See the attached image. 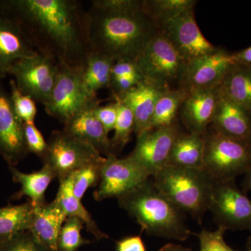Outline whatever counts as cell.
<instances>
[{
    "label": "cell",
    "mask_w": 251,
    "mask_h": 251,
    "mask_svg": "<svg viewBox=\"0 0 251 251\" xmlns=\"http://www.w3.org/2000/svg\"><path fill=\"white\" fill-rule=\"evenodd\" d=\"M87 11L77 0H0V14L14 21L39 53L84 67L90 53Z\"/></svg>",
    "instance_id": "cell-1"
},
{
    "label": "cell",
    "mask_w": 251,
    "mask_h": 251,
    "mask_svg": "<svg viewBox=\"0 0 251 251\" xmlns=\"http://www.w3.org/2000/svg\"><path fill=\"white\" fill-rule=\"evenodd\" d=\"M91 52L135 62L160 28L144 11L115 13L91 6L86 14Z\"/></svg>",
    "instance_id": "cell-2"
},
{
    "label": "cell",
    "mask_w": 251,
    "mask_h": 251,
    "mask_svg": "<svg viewBox=\"0 0 251 251\" xmlns=\"http://www.w3.org/2000/svg\"><path fill=\"white\" fill-rule=\"evenodd\" d=\"M118 201L148 235L179 242L191 235L184 212L158 191L152 179L149 178Z\"/></svg>",
    "instance_id": "cell-3"
},
{
    "label": "cell",
    "mask_w": 251,
    "mask_h": 251,
    "mask_svg": "<svg viewBox=\"0 0 251 251\" xmlns=\"http://www.w3.org/2000/svg\"><path fill=\"white\" fill-rule=\"evenodd\" d=\"M152 180L167 199L201 223L209 210L215 184L205 170L167 166L153 175Z\"/></svg>",
    "instance_id": "cell-4"
},
{
    "label": "cell",
    "mask_w": 251,
    "mask_h": 251,
    "mask_svg": "<svg viewBox=\"0 0 251 251\" xmlns=\"http://www.w3.org/2000/svg\"><path fill=\"white\" fill-rule=\"evenodd\" d=\"M204 168L215 181L235 180L251 168V145L208 127L204 133Z\"/></svg>",
    "instance_id": "cell-5"
},
{
    "label": "cell",
    "mask_w": 251,
    "mask_h": 251,
    "mask_svg": "<svg viewBox=\"0 0 251 251\" xmlns=\"http://www.w3.org/2000/svg\"><path fill=\"white\" fill-rule=\"evenodd\" d=\"M44 165L50 168L59 181L82 167L102 163V156L92 145L69 134L64 130H54L47 141Z\"/></svg>",
    "instance_id": "cell-6"
},
{
    "label": "cell",
    "mask_w": 251,
    "mask_h": 251,
    "mask_svg": "<svg viewBox=\"0 0 251 251\" xmlns=\"http://www.w3.org/2000/svg\"><path fill=\"white\" fill-rule=\"evenodd\" d=\"M82 67H72L59 63L57 80L45 110L50 116L67 123L74 115L99 103L97 97L87 93L82 80Z\"/></svg>",
    "instance_id": "cell-7"
},
{
    "label": "cell",
    "mask_w": 251,
    "mask_h": 251,
    "mask_svg": "<svg viewBox=\"0 0 251 251\" xmlns=\"http://www.w3.org/2000/svg\"><path fill=\"white\" fill-rule=\"evenodd\" d=\"M59 72V62L36 52L20 59L8 69L18 88L35 102L45 105L53 90Z\"/></svg>",
    "instance_id": "cell-8"
},
{
    "label": "cell",
    "mask_w": 251,
    "mask_h": 251,
    "mask_svg": "<svg viewBox=\"0 0 251 251\" xmlns=\"http://www.w3.org/2000/svg\"><path fill=\"white\" fill-rule=\"evenodd\" d=\"M145 78L169 86H177L186 60L173 47L160 29L135 60Z\"/></svg>",
    "instance_id": "cell-9"
},
{
    "label": "cell",
    "mask_w": 251,
    "mask_h": 251,
    "mask_svg": "<svg viewBox=\"0 0 251 251\" xmlns=\"http://www.w3.org/2000/svg\"><path fill=\"white\" fill-rule=\"evenodd\" d=\"M209 210L218 227L251 232V200L235 180L215 181Z\"/></svg>",
    "instance_id": "cell-10"
},
{
    "label": "cell",
    "mask_w": 251,
    "mask_h": 251,
    "mask_svg": "<svg viewBox=\"0 0 251 251\" xmlns=\"http://www.w3.org/2000/svg\"><path fill=\"white\" fill-rule=\"evenodd\" d=\"M150 175L130 156L117 158L112 153L105 157L100 168L98 189L94 192L96 201L123 197L143 184Z\"/></svg>",
    "instance_id": "cell-11"
},
{
    "label": "cell",
    "mask_w": 251,
    "mask_h": 251,
    "mask_svg": "<svg viewBox=\"0 0 251 251\" xmlns=\"http://www.w3.org/2000/svg\"><path fill=\"white\" fill-rule=\"evenodd\" d=\"M235 63L232 53L219 47L213 53L186 61L176 88L187 93L216 88Z\"/></svg>",
    "instance_id": "cell-12"
},
{
    "label": "cell",
    "mask_w": 251,
    "mask_h": 251,
    "mask_svg": "<svg viewBox=\"0 0 251 251\" xmlns=\"http://www.w3.org/2000/svg\"><path fill=\"white\" fill-rule=\"evenodd\" d=\"M182 131L178 120L166 126L146 130L137 136L134 150L128 156L152 176L168 166L173 145Z\"/></svg>",
    "instance_id": "cell-13"
},
{
    "label": "cell",
    "mask_w": 251,
    "mask_h": 251,
    "mask_svg": "<svg viewBox=\"0 0 251 251\" xmlns=\"http://www.w3.org/2000/svg\"><path fill=\"white\" fill-rule=\"evenodd\" d=\"M161 31L186 61L213 53L219 48L203 35L196 22L194 8L163 25Z\"/></svg>",
    "instance_id": "cell-14"
},
{
    "label": "cell",
    "mask_w": 251,
    "mask_h": 251,
    "mask_svg": "<svg viewBox=\"0 0 251 251\" xmlns=\"http://www.w3.org/2000/svg\"><path fill=\"white\" fill-rule=\"evenodd\" d=\"M171 88L169 86L145 77L129 90L118 95L112 94L114 99L126 104L133 112L136 136L150 129L158 99Z\"/></svg>",
    "instance_id": "cell-15"
},
{
    "label": "cell",
    "mask_w": 251,
    "mask_h": 251,
    "mask_svg": "<svg viewBox=\"0 0 251 251\" xmlns=\"http://www.w3.org/2000/svg\"><path fill=\"white\" fill-rule=\"evenodd\" d=\"M23 122L20 121L11 105L9 94L0 85V156L9 166L24 159L28 151Z\"/></svg>",
    "instance_id": "cell-16"
},
{
    "label": "cell",
    "mask_w": 251,
    "mask_h": 251,
    "mask_svg": "<svg viewBox=\"0 0 251 251\" xmlns=\"http://www.w3.org/2000/svg\"><path fill=\"white\" fill-rule=\"evenodd\" d=\"M219 99V86L188 92L179 109L180 120L188 133L204 134L212 123Z\"/></svg>",
    "instance_id": "cell-17"
},
{
    "label": "cell",
    "mask_w": 251,
    "mask_h": 251,
    "mask_svg": "<svg viewBox=\"0 0 251 251\" xmlns=\"http://www.w3.org/2000/svg\"><path fill=\"white\" fill-rule=\"evenodd\" d=\"M211 126L222 134L251 145L250 115L220 90L219 102Z\"/></svg>",
    "instance_id": "cell-18"
},
{
    "label": "cell",
    "mask_w": 251,
    "mask_h": 251,
    "mask_svg": "<svg viewBox=\"0 0 251 251\" xmlns=\"http://www.w3.org/2000/svg\"><path fill=\"white\" fill-rule=\"evenodd\" d=\"M98 105L95 104L74 115L64 124L63 130L92 145L100 154H116L108 133L94 114V108Z\"/></svg>",
    "instance_id": "cell-19"
},
{
    "label": "cell",
    "mask_w": 251,
    "mask_h": 251,
    "mask_svg": "<svg viewBox=\"0 0 251 251\" xmlns=\"http://www.w3.org/2000/svg\"><path fill=\"white\" fill-rule=\"evenodd\" d=\"M36 52L21 27L9 18L0 14V71L6 75L15 62Z\"/></svg>",
    "instance_id": "cell-20"
},
{
    "label": "cell",
    "mask_w": 251,
    "mask_h": 251,
    "mask_svg": "<svg viewBox=\"0 0 251 251\" xmlns=\"http://www.w3.org/2000/svg\"><path fill=\"white\" fill-rule=\"evenodd\" d=\"M67 217L54 200L34 206L32 224L29 230L50 251H58L59 233Z\"/></svg>",
    "instance_id": "cell-21"
},
{
    "label": "cell",
    "mask_w": 251,
    "mask_h": 251,
    "mask_svg": "<svg viewBox=\"0 0 251 251\" xmlns=\"http://www.w3.org/2000/svg\"><path fill=\"white\" fill-rule=\"evenodd\" d=\"M219 90L251 117V64H234L225 75Z\"/></svg>",
    "instance_id": "cell-22"
},
{
    "label": "cell",
    "mask_w": 251,
    "mask_h": 251,
    "mask_svg": "<svg viewBox=\"0 0 251 251\" xmlns=\"http://www.w3.org/2000/svg\"><path fill=\"white\" fill-rule=\"evenodd\" d=\"M204 134L181 132L173 145L168 166L204 169Z\"/></svg>",
    "instance_id": "cell-23"
},
{
    "label": "cell",
    "mask_w": 251,
    "mask_h": 251,
    "mask_svg": "<svg viewBox=\"0 0 251 251\" xmlns=\"http://www.w3.org/2000/svg\"><path fill=\"white\" fill-rule=\"evenodd\" d=\"M13 181L21 185V189L13 196V200L26 196L34 206L46 202L45 193L52 180L55 177L50 168L44 165L39 171L31 173H22L15 166H9Z\"/></svg>",
    "instance_id": "cell-24"
},
{
    "label": "cell",
    "mask_w": 251,
    "mask_h": 251,
    "mask_svg": "<svg viewBox=\"0 0 251 251\" xmlns=\"http://www.w3.org/2000/svg\"><path fill=\"white\" fill-rule=\"evenodd\" d=\"M116 61L104 54L91 52L82 70V80L87 93L97 97V92L110 87L112 69Z\"/></svg>",
    "instance_id": "cell-25"
},
{
    "label": "cell",
    "mask_w": 251,
    "mask_h": 251,
    "mask_svg": "<svg viewBox=\"0 0 251 251\" xmlns=\"http://www.w3.org/2000/svg\"><path fill=\"white\" fill-rule=\"evenodd\" d=\"M59 187L54 201L62 208L68 217L74 216L83 221L87 230L91 232L96 239H107L108 236L99 229L95 221L92 219L89 211L83 206L80 200L75 197L73 188L72 176L59 181Z\"/></svg>",
    "instance_id": "cell-26"
},
{
    "label": "cell",
    "mask_w": 251,
    "mask_h": 251,
    "mask_svg": "<svg viewBox=\"0 0 251 251\" xmlns=\"http://www.w3.org/2000/svg\"><path fill=\"white\" fill-rule=\"evenodd\" d=\"M34 206L31 201L20 205L0 208V242L15 234L29 230L32 224Z\"/></svg>",
    "instance_id": "cell-27"
},
{
    "label": "cell",
    "mask_w": 251,
    "mask_h": 251,
    "mask_svg": "<svg viewBox=\"0 0 251 251\" xmlns=\"http://www.w3.org/2000/svg\"><path fill=\"white\" fill-rule=\"evenodd\" d=\"M187 95V92L176 87L169 89L163 94L155 107L150 129L166 126L177 121L179 109Z\"/></svg>",
    "instance_id": "cell-28"
},
{
    "label": "cell",
    "mask_w": 251,
    "mask_h": 251,
    "mask_svg": "<svg viewBox=\"0 0 251 251\" xmlns=\"http://www.w3.org/2000/svg\"><path fill=\"white\" fill-rule=\"evenodd\" d=\"M196 0H144L143 11L161 29L163 25L195 7Z\"/></svg>",
    "instance_id": "cell-29"
},
{
    "label": "cell",
    "mask_w": 251,
    "mask_h": 251,
    "mask_svg": "<svg viewBox=\"0 0 251 251\" xmlns=\"http://www.w3.org/2000/svg\"><path fill=\"white\" fill-rule=\"evenodd\" d=\"M118 107V115L111 139L114 151H121L129 142L130 136L135 130V120L133 112L126 104L115 99Z\"/></svg>",
    "instance_id": "cell-30"
},
{
    "label": "cell",
    "mask_w": 251,
    "mask_h": 251,
    "mask_svg": "<svg viewBox=\"0 0 251 251\" xmlns=\"http://www.w3.org/2000/svg\"><path fill=\"white\" fill-rule=\"evenodd\" d=\"M85 225L74 216H69L63 225L58 238V251H77L90 242L81 235Z\"/></svg>",
    "instance_id": "cell-31"
},
{
    "label": "cell",
    "mask_w": 251,
    "mask_h": 251,
    "mask_svg": "<svg viewBox=\"0 0 251 251\" xmlns=\"http://www.w3.org/2000/svg\"><path fill=\"white\" fill-rule=\"evenodd\" d=\"M103 162L92 163L82 167L71 175L74 193L77 199L82 201V198L87 189L93 187L99 182L100 168Z\"/></svg>",
    "instance_id": "cell-32"
},
{
    "label": "cell",
    "mask_w": 251,
    "mask_h": 251,
    "mask_svg": "<svg viewBox=\"0 0 251 251\" xmlns=\"http://www.w3.org/2000/svg\"><path fill=\"white\" fill-rule=\"evenodd\" d=\"M10 88L11 105L20 121L23 124L34 123L37 110L35 101L29 96L22 93L13 79L10 81Z\"/></svg>",
    "instance_id": "cell-33"
},
{
    "label": "cell",
    "mask_w": 251,
    "mask_h": 251,
    "mask_svg": "<svg viewBox=\"0 0 251 251\" xmlns=\"http://www.w3.org/2000/svg\"><path fill=\"white\" fill-rule=\"evenodd\" d=\"M0 251H50L30 230L15 234L0 242Z\"/></svg>",
    "instance_id": "cell-34"
},
{
    "label": "cell",
    "mask_w": 251,
    "mask_h": 251,
    "mask_svg": "<svg viewBox=\"0 0 251 251\" xmlns=\"http://www.w3.org/2000/svg\"><path fill=\"white\" fill-rule=\"evenodd\" d=\"M226 232V229L220 227L214 231L202 229L197 234L200 240V251H239L227 245L224 239Z\"/></svg>",
    "instance_id": "cell-35"
},
{
    "label": "cell",
    "mask_w": 251,
    "mask_h": 251,
    "mask_svg": "<svg viewBox=\"0 0 251 251\" xmlns=\"http://www.w3.org/2000/svg\"><path fill=\"white\" fill-rule=\"evenodd\" d=\"M92 6L115 13H133L143 11L144 0H94Z\"/></svg>",
    "instance_id": "cell-36"
},
{
    "label": "cell",
    "mask_w": 251,
    "mask_h": 251,
    "mask_svg": "<svg viewBox=\"0 0 251 251\" xmlns=\"http://www.w3.org/2000/svg\"><path fill=\"white\" fill-rule=\"evenodd\" d=\"M25 141L29 153H33L39 157L44 156L47 149V141L44 139L40 130L36 128L35 124L23 125Z\"/></svg>",
    "instance_id": "cell-37"
},
{
    "label": "cell",
    "mask_w": 251,
    "mask_h": 251,
    "mask_svg": "<svg viewBox=\"0 0 251 251\" xmlns=\"http://www.w3.org/2000/svg\"><path fill=\"white\" fill-rule=\"evenodd\" d=\"M94 112L107 133L114 130L118 115V107L116 101L103 106L97 105L94 108Z\"/></svg>",
    "instance_id": "cell-38"
},
{
    "label": "cell",
    "mask_w": 251,
    "mask_h": 251,
    "mask_svg": "<svg viewBox=\"0 0 251 251\" xmlns=\"http://www.w3.org/2000/svg\"><path fill=\"white\" fill-rule=\"evenodd\" d=\"M130 77L142 81L145 77L138 70L135 62L129 60H120L115 62L112 69V78Z\"/></svg>",
    "instance_id": "cell-39"
},
{
    "label": "cell",
    "mask_w": 251,
    "mask_h": 251,
    "mask_svg": "<svg viewBox=\"0 0 251 251\" xmlns=\"http://www.w3.org/2000/svg\"><path fill=\"white\" fill-rule=\"evenodd\" d=\"M117 251H146V248L140 236H132L119 241Z\"/></svg>",
    "instance_id": "cell-40"
},
{
    "label": "cell",
    "mask_w": 251,
    "mask_h": 251,
    "mask_svg": "<svg viewBox=\"0 0 251 251\" xmlns=\"http://www.w3.org/2000/svg\"><path fill=\"white\" fill-rule=\"evenodd\" d=\"M234 62L251 64V46L232 53Z\"/></svg>",
    "instance_id": "cell-41"
},
{
    "label": "cell",
    "mask_w": 251,
    "mask_h": 251,
    "mask_svg": "<svg viewBox=\"0 0 251 251\" xmlns=\"http://www.w3.org/2000/svg\"><path fill=\"white\" fill-rule=\"evenodd\" d=\"M158 251H192L189 248L183 247L180 244H173V243H169L166 244L164 247L161 248Z\"/></svg>",
    "instance_id": "cell-42"
},
{
    "label": "cell",
    "mask_w": 251,
    "mask_h": 251,
    "mask_svg": "<svg viewBox=\"0 0 251 251\" xmlns=\"http://www.w3.org/2000/svg\"><path fill=\"white\" fill-rule=\"evenodd\" d=\"M243 191L244 192L251 191V168L244 175L242 183Z\"/></svg>",
    "instance_id": "cell-43"
},
{
    "label": "cell",
    "mask_w": 251,
    "mask_h": 251,
    "mask_svg": "<svg viewBox=\"0 0 251 251\" xmlns=\"http://www.w3.org/2000/svg\"><path fill=\"white\" fill-rule=\"evenodd\" d=\"M247 251H251V235L249 236V238H248V239H247Z\"/></svg>",
    "instance_id": "cell-44"
},
{
    "label": "cell",
    "mask_w": 251,
    "mask_h": 251,
    "mask_svg": "<svg viewBox=\"0 0 251 251\" xmlns=\"http://www.w3.org/2000/svg\"><path fill=\"white\" fill-rule=\"evenodd\" d=\"M5 76V75L4 74H3L2 72L0 71V85H1V78H3Z\"/></svg>",
    "instance_id": "cell-45"
}]
</instances>
